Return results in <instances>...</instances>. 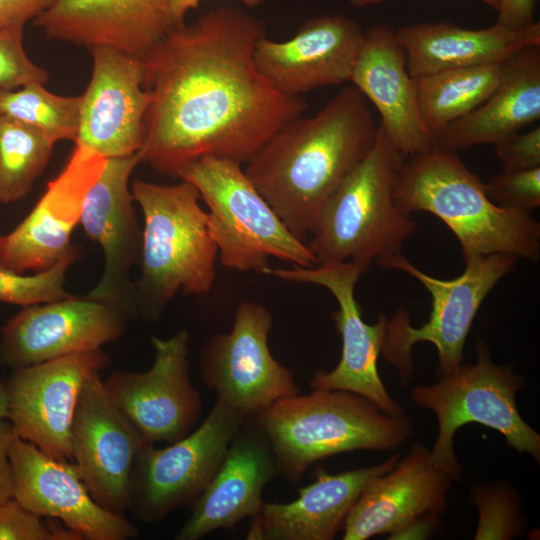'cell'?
Returning <instances> with one entry per match:
<instances>
[{
	"instance_id": "ab89813d",
	"label": "cell",
	"mask_w": 540,
	"mask_h": 540,
	"mask_svg": "<svg viewBox=\"0 0 540 540\" xmlns=\"http://www.w3.org/2000/svg\"><path fill=\"white\" fill-rule=\"evenodd\" d=\"M17 437L7 419L0 420V504L13 498V475L9 459L10 447Z\"/></svg>"
},
{
	"instance_id": "83f0119b",
	"label": "cell",
	"mask_w": 540,
	"mask_h": 540,
	"mask_svg": "<svg viewBox=\"0 0 540 540\" xmlns=\"http://www.w3.org/2000/svg\"><path fill=\"white\" fill-rule=\"evenodd\" d=\"M396 37L412 77L486 64H499L515 51L540 45V22L512 29L495 23L468 29L449 21L401 26Z\"/></svg>"
},
{
	"instance_id": "e0dca14e",
	"label": "cell",
	"mask_w": 540,
	"mask_h": 540,
	"mask_svg": "<svg viewBox=\"0 0 540 540\" xmlns=\"http://www.w3.org/2000/svg\"><path fill=\"white\" fill-rule=\"evenodd\" d=\"M93 69L81 96L76 146L105 159L138 153L144 142V119L151 94L144 87L142 57L120 49L87 47Z\"/></svg>"
},
{
	"instance_id": "2e32d148",
	"label": "cell",
	"mask_w": 540,
	"mask_h": 540,
	"mask_svg": "<svg viewBox=\"0 0 540 540\" xmlns=\"http://www.w3.org/2000/svg\"><path fill=\"white\" fill-rule=\"evenodd\" d=\"M100 373L89 375L81 387L71 425V457L92 498L124 514L134 461L150 442L112 401Z\"/></svg>"
},
{
	"instance_id": "d4e9b609",
	"label": "cell",
	"mask_w": 540,
	"mask_h": 540,
	"mask_svg": "<svg viewBox=\"0 0 540 540\" xmlns=\"http://www.w3.org/2000/svg\"><path fill=\"white\" fill-rule=\"evenodd\" d=\"M33 24L50 39L139 57L173 27L169 0H57Z\"/></svg>"
},
{
	"instance_id": "7c38bea8",
	"label": "cell",
	"mask_w": 540,
	"mask_h": 540,
	"mask_svg": "<svg viewBox=\"0 0 540 540\" xmlns=\"http://www.w3.org/2000/svg\"><path fill=\"white\" fill-rule=\"evenodd\" d=\"M451 482L430 450L415 442L390 471L364 486L345 519L343 540L426 538L446 510Z\"/></svg>"
},
{
	"instance_id": "1f68e13d",
	"label": "cell",
	"mask_w": 540,
	"mask_h": 540,
	"mask_svg": "<svg viewBox=\"0 0 540 540\" xmlns=\"http://www.w3.org/2000/svg\"><path fill=\"white\" fill-rule=\"evenodd\" d=\"M470 501L479 515L475 540H508L523 534L520 498L508 484L474 486Z\"/></svg>"
},
{
	"instance_id": "3957f363",
	"label": "cell",
	"mask_w": 540,
	"mask_h": 540,
	"mask_svg": "<svg viewBox=\"0 0 540 540\" xmlns=\"http://www.w3.org/2000/svg\"><path fill=\"white\" fill-rule=\"evenodd\" d=\"M395 201L408 215L427 211L437 216L458 239L465 262L495 253L539 259V222L530 213L494 204L454 150L434 145L409 156L398 176Z\"/></svg>"
},
{
	"instance_id": "f546056e",
	"label": "cell",
	"mask_w": 540,
	"mask_h": 540,
	"mask_svg": "<svg viewBox=\"0 0 540 540\" xmlns=\"http://www.w3.org/2000/svg\"><path fill=\"white\" fill-rule=\"evenodd\" d=\"M55 142L42 130L0 117V203L24 198L46 168Z\"/></svg>"
},
{
	"instance_id": "9c48e42d",
	"label": "cell",
	"mask_w": 540,
	"mask_h": 540,
	"mask_svg": "<svg viewBox=\"0 0 540 540\" xmlns=\"http://www.w3.org/2000/svg\"><path fill=\"white\" fill-rule=\"evenodd\" d=\"M511 254L477 256L465 262L464 272L442 280L422 272L401 253L377 262L382 267L403 271L417 279L430 293L432 309L420 327L410 324L408 312L400 309L387 320L382 348L386 360L399 371L402 383L412 377V347L432 343L438 354L437 378L454 373L462 364L466 338L483 300L517 262Z\"/></svg>"
},
{
	"instance_id": "4316f807",
	"label": "cell",
	"mask_w": 540,
	"mask_h": 540,
	"mask_svg": "<svg viewBox=\"0 0 540 540\" xmlns=\"http://www.w3.org/2000/svg\"><path fill=\"white\" fill-rule=\"evenodd\" d=\"M540 118V45L519 49L500 64L491 95L435 135V145L457 151L499 142Z\"/></svg>"
},
{
	"instance_id": "484cf974",
	"label": "cell",
	"mask_w": 540,
	"mask_h": 540,
	"mask_svg": "<svg viewBox=\"0 0 540 540\" xmlns=\"http://www.w3.org/2000/svg\"><path fill=\"white\" fill-rule=\"evenodd\" d=\"M401 455L384 462L336 474L319 470L311 484L298 490L288 503L263 502L246 534L249 540H332L364 486L390 471Z\"/></svg>"
},
{
	"instance_id": "74e56055",
	"label": "cell",
	"mask_w": 540,
	"mask_h": 540,
	"mask_svg": "<svg viewBox=\"0 0 540 540\" xmlns=\"http://www.w3.org/2000/svg\"><path fill=\"white\" fill-rule=\"evenodd\" d=\"M57 0H0V32L23 31Z\"/></svg>"
},
{
	"instance_id": "7a4b0ae2",
	"label": "cell",
	"mask_w": 540,
	"mask_h": 540,
	"mask_svg": "<svg viewBox=\"0 0 540 540\" xmlns=\"http://www.w3.org/2000/svg\"><path fill=\"white\" fill-rule=\"evenodd\" d=\"M377 130L368 100L355 86H345L316 114L281 126L244 171L303 241L315 231L329 196L370 151Z\"/></svg>"
},
{
	"instance_id": "52a82bcc",
	"label": "cell",
	"mask_w": 540,
	"mask_h": 540,
	"mask_svg": "<svg viewBox=\"0 0 540 540\" xmlns=\"http://www.w3.org/2000/svg\"><path fill=\"white\" fill-rule=\"evenodd\" d=\"M178 178L193 184L208 206L210 231L224 267L264 274L270 257L304 268L317 265L308 246L286 227L241 163L205 156L186 165Z\"/></svg>"
},
{
	"instance_id": "f1b7e54d",
	"label": "cell",
	"mask_w": 540,
	"mask_h": 540,
	"mask_svg": "<svg viewBox=\"0 0 540 540\" xmlns=\"http://www.w3.org/2000/svg\"><path fill=\"white\" fill-rule=\"evenodd\" d=\"M500 64L454 68L415 78L421 116L434 139L491 95L500 78Z\"/></svg>"
},
{
	"instance_id": "6da1fadb",
	"label": "cell",
	"mask_w": 540,
	"mask_h": 540,
	"mask_svg": "<svg viewBox=\"0 0 540 540\" xmlns=\"http://www.w3.org/2000/svg\"><path fill=\"white\" fill-rule=\"evenodd\" d=\"M264 35L262 20L223 6L173 26L142 57L151 103L140 162L172 177L205 156L246 163L303 114L305 99L276 91L255 65Z\"/></svg>"
},
{
	"instance_id": "4dcf8cb0",
	"label": "cell",
	"mask_w": 540,
	"mask_h": 540,
	"mask_svg": "<svg viewBox=\"0 0 540 540\" xmlns=\"http://www.w3.org/2000/svg\"><path fill=\"white\" fill-rule=\"evenodd\" d=\"M81 96H60L44 84L30 83L17 89L0 88V117L10 118L46 133L55 143H75L78 134Z\"/></svg>"
},
{
	"instance_id": "d590c367",
	"label": "cell",
	"mask_w": 540,
	"mask_h": 540,
	"mask_svg": "<svg viewBox=\"0 0 540 540\" xmlns=\"http://www.w3.org/2000/svg\"><path fill=\"white\" fill-rule=\"evenodd\" d=\"M49 74L36 65L23 47V31L0 32V88L17 89L30 83L46 84Z\"/></svg>"
},
{
	"instance_id": "b9f144b4",
	"label": "cell",
	"mask_w": 540,
	"mask_h": 540,
	"mask_svg": "<svg viewBox=\"0 0 540 540\" xmlns=\"http://www.w3.org/2000/svg\"><path fill=\"white\" fill-rule=\"evenodd\" d=\"M386 0H348L349 4L356 8H363L368 6L377 5L381 2H384ZM486 5L497 11L498 8V0H481Z\"/></svg>"
},
{
	"instance_id": "5b68a950",
	"label": "cell",
	"mask_w": 540,
	"mask_h": 540,
	"mask_svg": "<svg viewBox=\"0 0 540 540\" xmlns=\"http://www.w3.org/2000/svg\"><path fill=\"white\" fill-rule=\"evenodd\" d=\"M249 416L268 438L279 475L293 485L318 461L355 450H394L413 434L404 415H389L343 390L313 389Z\"/></svg>"
},
{
	"instance_id": "d6986e66",
	"label": "cell",
	"mask_w": 540,
	"mask_h": 540,
	"mask_svg": "<svg viewBox=\"0 0 540 540\" xmlns=\"http://www.w3.org/2000/svg\"><path fill=\"white\" fill-rule=\"evenodd\" d=\"M139 162L138 153L107 159L85 197L79 222L85 235L102 247L105 257L100 281L84 297L113 306L126 318L131 317L134 283L130 270L140 263L143 241L129 188Z\"/></svg>"
},
{
	"instance_id": "f35d334b",
	"label": "cell",
	"mask_w": 540,
	"mask_h": 540,
	"mask_svg": "<svg viewBox=\"0 0 540 540\" xmlns=\"http://www.w3.org/2000/svg\"><path fill=\"white\" fill-rule=\"evenodd\" d=\"M536 0H498L497 22L512 29H521L534 21Z\"/></svg>"
},
{
	"instance_id": "9a60e30c",
	"label": "cell",
	"mask_w": 540,
	"mask_h": 540,
	"mask_svg": "<svg viewBox=\"0 0 540 540\" xmlns=\"http://www.w3.org/2000/svg\"><path fill=\"white\" fill-rule=\"evenodd\" d=\"M108 363L98 349L12 369L3 383L6 419L16 435L54 459L72 461L70 432L81 387Z\"/></svg>"
},
{
	"instance_id": "277c9868",
	"label": "cell",
	"mask_w": 540,
	"mask_h": 540,
	"mask_svg": "<svg viewBox=\"0 0 540 540\" xmlns=\"http://www.w3.org/2000/svg\"><path fill=\"white\" fill-rule=\"evenodd\" d=\"M131 192L144 218L131 317L155 321L180 290L185 295L210 291L218 247L200 194L190 182L163 185L135 179Z\"/></svg>"
},
{
	"instance_id": "60d3db41",
	"label": "cell",
	"mask_w": 540,
	"mask_h": 540,
	"mask_svg": "<svg viewBox=\"0 0 540 540\" xmlns=\"http://www.w3.org/2000/svg\"><path fill=\"white\" fill-rule=\"evenodd\" d=\"M201 0H169V12L173 26L184 23L186 14L197 8ZM247 7L253 8L262 3L263 0H238Z\"/></svg>"
},
{
	"instance_id": "836d02e7",
	"label": "cell",
	"mask_w": 540,
	"mask_h": 540,
	"mask_svg": "<svg viewBox=\"0 0 540 540\" xmlns=\"http://www.w3.org/2000/svg\"><path fill=\"white\" fill-rule=\"evenodd\" d=\"M0 540H83L60 521L26 509L14 497L0 504Z\"/></svg>"
},
{
	"instance_id": "8fae6325",
	"label": "cell",
	"mask_w": 540,
	"mask_h": 540,
	"mask_svg": "<svg viewBox=\"0 0 540 540\" xmlns=\"http://www.w3.org/2000/svg\"><path fill=\"white\" fill-rule=\"evenodd\" d=\"M271 328L272 316L264 306L243 301L231 331L212 336L199 354L203 384L216 392L217 400L247 416L299 394L293 373L271 354Z\"/></svg>"
},
{
	"instance_id": "44dd1931",
	"label": "cell",
	"mask_w": 540,
	"mask_h": 540,
	"mask_svg": "<svg viewBox=\"0 0 540 540\" xmlns=\"http://www.w3.org/2000/svg\"><path fill=\"white\" fill-rule=\"evenodd\" d=\"M364 32L342 15L305 21L285 41L262 36L255 44V65L270 85L287 97L349 82Z\"/></svg>"
},
{
	"instance_id": "ee69618b",
	"label": "cell",
	"mask_w": 540,
	"mask_h": 540,
	"mask_svg": "<svg viewBox=\"0 0 540 540\" xmlns=\"http://www.w3.org/2000/svg\"><path fill=\"white\" fill-rule=\"evenodd\" d=\"M4 243H5V236L0 235V256L3 250Z\"/></svg>"
},
{
	"instance_id": "d6a6232c",
	"label": "cell",
	"mask_w": 540,
	"mask_h": 540,
	"mask_svg": "<svg viewBox=\"0 0 540 540\" xmlns=\"http://www.w3.org/2000/svg\"><path fill=\"white\" fill-rule=\"evenodd\" d=\"M76 256L77 250L50 268L33 275L19 274L0 267V301L26 307L72 297L64 289V283Z\"/></svg>"
},
{
	"instance_id": "603a6c76",
	"label": "cell",
	"mask_w": 540,
	"mask_h": 540,
	"mask_svg": "<svg viewBox=\"0 0 540 540\" xmlns=\"http://www.w3.org/2000/svg\"><path fill=\"white\" fill-rule=\"evenodd\" d=\"M277 476V463L268 438L247 416L175 539L198 540L218 529H233L245 518H252L264 502V488Z\"/></svg>"
},
{
	"instance_id": "cb8c5ba5",
	"label": "cell",
	"mask_w": 540,
	"mask_h": 540,
	"mask_svg": "<svg viewBox=\"0 0 540 540\" xmlns=\"http://www.w3.org/2000/svg\"><path fill=\"white\" fill-rule=\"evenodd\" d=\"M349 82L378 111V125L404 157L435 145L421 116L405 50L390 25L379 23L364 32Z\"/></svg>"
},
{
	"instance_id": "e575fe53",
	"label": "cell",
	"mask_w": 540,
	"mask_h": 540,
	"mask_svg": "<svg viewBox=\"0 0 540 540\" xmlns=\"http://www.w3.org/2000/svg\"><path fill=\"white\" fill-rule=\"evenodd\" d=\"M488 198L497 206L530 213L540 206V167L505 170L484 183Z\"/></svg>"
},
{
	"instance_id": "7402d4cb",
	"label": "cell",
	"mask_w": 540,
	"mask_h": 540,
	"mask_svg": "<svg viewBox=\"0 0 540 540\" xmlns=\"http://www.w3.org/2000/svg\"><path fill=\"white\" fill-rule=\"evenodd\" d=\"M106 160L85 147L75 146L33 210L5 236L1 268L19 274L40 272L76 251L70 243L71 233L80 222L85 197Z\"/></svg>"
},
{
	"instance_id": "7bdbcfd3",
	"label": "cell",
	"mask_w": 540,
	"mask_h": 540,
	"mask_svg": "<svg viewBox=\"0 0 540 540\" xmlns=\"http://www.w3.org/2000/svg\"><path fill=\"white\" fill-rule=\"evenodd\" d=\"M7 417V395L3 381H0V420Z\"/></svg>"
},
{
	"instance_id": "4fadbf2b",
	"label": "cell",
	"mask_w": 540,
	"mask_h": 540,
	"mask_svg": "<svg viewBox=\"0 0 540 540\" xmlns=\"http://www.w3.org/2000/svg\"><path fill=\"white\" fill-rule=\"evenodd\" d=\"M190 335L151 337L152 366L144 372L114 371L103 380L117 407L150 443H173L188 435L202 413L189 368Z\"/></svg>"
},
{
	"instance_id": "5bb4252c",
	"label": "cell",
	"mask_w": 540,
	"mask_h": 540,
	"mask_svg": "<svg viewBox=\"0 0 540 540\" xmlns=\"http://www.w3.org/2000/svg\"><path fill=\"white\" fill-rule=\"evenodd\" d=\"M264 274L287 281L312 283L328 289L338 302L332 314L342 339L341 358L330 372L318 371L311 381L312 389L343 390L365 397L383 412L403 415V408L388 394L377 368L387 331L388 318L380 315L375 324H367L355 299V286L362 274L350 262L325 263L311 268H268Z\"/></svg>"
},
{
	"instance_id": "8992f818",
	"label": "cell",
	"mask_w": 540,
	"mask_h": 540,
	"mask_svg": "<svg viewBox=\"0 0 540 540\" xmlns=\"http://www.w3.org/2000/svg\"><path fill=\"white\" fill-rule=\"evenodd\" d=\"M404 156L378 125L366 156L323 205L307 245L317 265L350 262L362 273L371 263L401 253L417 224L395 201Z\"/></svg>"
},
{
	"instance_id": "30bf717a",
	"label": "cell",
	"mask_w": 540,
	"mask_h": 540,
	"mask_svg": "<svg viewBox=\"0 0 540 540\" xmlns=\"http://www.w3.org/2000/svg\"><path fill=\"white\" fill-rule=\"evenodd\" d=\"M246 417L217 400L202 424L185 437L164 448L147 443L133 464L127 510L144 523H155L194 504Z\"/></svg>"
},
{
	"instance_id": "ba28073f",
	"label": "cell",
	"mask_w": 540,
	"mask_h": 540,
	"mask_svg": "<svg viewBox=\"0 0 540 540\" xmlns=\"http://www.w3.org/2000/svg\"><path fill=\"white\" fill-rule=\"evenodd\" d=\"M522 385L521 377L509 366L494 363L487 344L478 341L475 363H462L436 383L411 389V401L436 415L438 434L430 458L452 481H458L462 473L454 435L469 423L496 430L511 448L539 463L540 435L523 420L515 401Z\"/></svg>"
},
{
	"instance_id": "8d00e7d4",
	"label": "cell",
	"mask_w": 540,
	"mask_h": 540,
	"mask_svg": "<svg viewBox=\"0 0 540 540\" xmlns=\"http://www.w3.org/2000/svg\"><path fill=\"white\" fill-rule=\"evenodd\" d=\"M493 146L505 170L540 167L539 125L526 133H513Z\"/></svg>"
},
{
	"instance_id": "ffe728a7",
	"label": "cell",
	"mask_w": 540,
	"mask_h": 540,
	"mask_svg": "<svg viewBox=\"0 0 540 540\" xmlns=\"http://www.w3.org/2000/svg\"><path fill=\"white\" fill-rule=\"evenodd\" d=\"M13 497L26 509L60 521L86 540H128L138 527L124 514L101 507L76 466L54 459L18 436L9 450Z\"/></svg>"
},
{
	"instance_id": "ac0fdd59",
	"label": "cell",
	"mask_w": 540,
	"mask_h": 540,
	"mask_svg": "<svg viewBox=\"0 0 540 540\" xmlns=\"http://www.w3.org/2000/svg\"><path fill=\"white\" fill-rule=\"evenodd\" d=\"M125 332L120 310L85 297L26 306L1 328L0 365L16 369L98 350Z\"/></svg>"
}]
</instances>
